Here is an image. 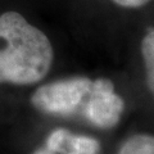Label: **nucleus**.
I'll return each instance as SVG.
<instances>
[{"mask_svg":"<svg viewBox=\"0 0 154 154\" xmlns=\"http://www.w3.org/2000/svg\"><path fill=\"white\" fill-rule=\"evenodd\" d=\"M100 144L93 137L57 128L46 137L45 145L32 154H99Z\"/></svg>","mask_w":154,"mask_h":154,"instance_id":"4","label":"nucleus"},{"mask_svg":"<svg viewBox=\"0 0 154 154\" xmlns=\"http://www.w3.org/2000/svg\"><path fill=\"white\" fill-rule=\"evenodd\" d=\"M112 2L123 8H140L148 4L150 0H112Z\"/></svg>","mask_w":154,"mask_h":154,"instance_id":"7","label":"nucleus"},{"mask_svg":"<svg viewBox=\"0 0 154 154\" xmlns=\"http://www.w3.org/2000/svg\"><path fill=\"white\" fill-rule=\"evenodd\" d=\"M51 63L53 48L44 32L18 12L0 16V84H36Z\"/></svg>","mask_w":154,"mask_h":154,"instance_id":"1","label":"nucleus"},{"mask_svg":"<svg viewBox=\"0 0 154 154\" xmlns=\"http://www.w3.org/2000/svg\"><path fill=\"white\" fill-rule=\"evenodd\" d=\"M93 86L86 77H71L40 86L31 96V103L42 113L69 116L84 107Z\"/></svg>","mask_w":154,"mask_h":154,"instance_id":"2","label":"nucleus"},{"mask_svg":"<svg viewBox=\"0 0 154 154\" xmlns=\"http://www.w3.org/2000/svg\"><path fill=\"white\" fill-rule=\"evenodd\" d=\"M118 154H154V136L146 134L134 135L122 144Z\"/></svg>","mask_w":154,"mask_h":154,"instance_id":"5","label":"nucleus"},{"mask_svg":"<svg viewBox=\"0 0 154 154\" xmlns=\"http://www.w3.org/2000/svg\"><path fill=\"white\" fill-rule=\"evenodd\" d=\"M141 54L145 63L146 84L154 94V30H150L141 41Z\"/></svg>","mask_w":154,"mask_h":154,"instance_id":"6","label":"nucleus"},{"mask_svg":"<svg viewBox=\"0 0 154 154\" xmlns=\"http://www.w3.org/2000/svg\"><path fill=\"white\" fill-rule=\"evenodd\" d=\"M123 109V99L114 91L112 81L108 79L93 81L82 107L85 117L90 123L100 128H110L118 123Z\"/></svg>","mask_w":154,"mask_h":154,"instance_id":"3","label":"nucleus"}]
</instances>
